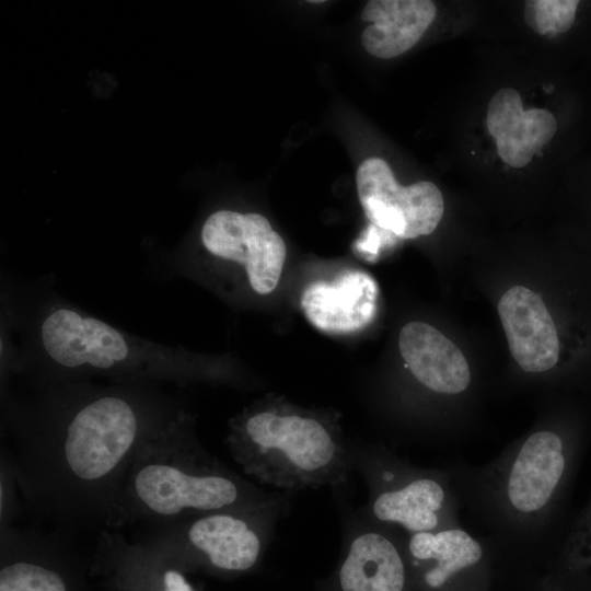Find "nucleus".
Returning <instances> with one entry per match:
<instances>
[{
  "instance_id": "1",
  "label": "nucleus",
  "mask_w": 591,
  "mask_h": 591,
  "mask_svg": "<svg viewBox=\"0 0 591 591\" xmlns=\"http://www.w3.org/2000/svg\"><path fill=\"white\" fill-rule=\"evenodd\" d=\"M54 402L20 432L12 474L40 515L105 524L141 448L175 413L126 390Z\"/></svg>"
},
{
  "instance_id": "2",
  "label": "nucleus",
  "mask_w": 591,
  "mask_h": 591,
  "mask_svg": "<svg viewBox=\"0 0 591 591\" xmlns=\"http://www.w3.org/2000/svg\"><path fill=\"white\" fill-rule=\"evenodd\" d=\"M586 444L582 417L568 413L484 465L447 466L461 507L493 555L555 564L572 518L568 509Z\"/></svg>"
},
{
  "instance_id": "3",
  "label": "nucleus",
  "mask_w": 591,
  "mask_h": 591,
  "mask_svg": "<svg viewBox=\"0 0 591 591\" xmlns=\"http://www.w3.org/2000/svg\"><path fill=\"white\" fill-rule=\"evenodd\" d=\"M279 507V496L258 489L207 453L190 417L178 410L141 448L105 524L161 526L213 511Z\"/></svg>"
},
{
  "instance_id": "4",
  "label": "nucleus",
  "mask_w": 591,
  "mask_h": 591,
  "mask_svg": "<svg viewBox=\"0 0 591 591\" xmlns=\"http://www.w3.org/2000/svg\"><path fill=\"white\" fill-rule=\"evenodd\" d=\"M278 408L250 412L233 421L227 444L244 473L291 491L346 482L348 453L333 425Z\"/></svg>"
},
{
  "instance_id": "5",
  "label": "nucleus",
  "mask_w": 591,
  "mask_h": 591,
  "mask_svg": "<svg viewBox=\"0 0 591 591\" xmlns=\"http://www.w3.org/2000/svg\"><path fill=\"white\" fill-rule=\"evenodd\" d=\"M38 339L49 363L70 375L127 381L183 375L178 349L134 336L69 305H56L44 315Z\"/></svg>"
},
{
  "instance_id": "6",
  "label": "nucleus",
  "mask_w": 591,
  "mask_h": 591,
  "mask_svg": "<svg viewBox=\"0 0 591 591\" xmlns=\"http://www.w3.org/2000/svg\"><path fill=\"white\" fill-rule=\"evenodd\" d=\"M372 523L405 535L459 525L460 501L444 468L413 466L389 452H374L368 464Z\"/></svg>"
},
{
  "instance_id": "7",
  "label": "nucleus",
  "mask_w": 591,
  "mask_h": 591,
  "mask_svg": "<svg viewBox=\"0 0 591 591\" xmlns=\"http://www.w3.org/2000/svg\"><path fill=\"white\" fill-rule=\"evenodd\" d=\"M279 509L220 510L155 526L153 547L192 556L224 571L258 561Z\"/></svg>"
},
{
  "instance_id": "8",
  "label": "nucleus",
  "mask_w": 591,
  "mask_h": 591,
  "mask_svg": "<svg viewBox=\"0 0 591 591\" xmlns=\"http://www.w3.org/2000/svg\"><path fill=\"white\" fill-rule=\"evenodd\" d=\"M359 201L371 223L401 239L433 232L444 211L440 189L431 182L399 185L380 158L364 160L356 173Z\"/></svg>"
},
{
  "instance_id": "9",
  "label": "nucleus",
  "mask_w": 591,
  "mask_h": 591,
  "mask_svg": "<svg viewBox=\"0 0 591 591\" xmlns=\"http://www.w3.org/2000/svg\"><path fill=\"white\" fill-rule=\"evenodd\" d=\"M200 237L209 254L241 265L256 293H270L278 285L286 244L264 216L216 211L205 221Z\"/></svg>"
},
{
  "instance_id": "10",
  "label": "nucleus",
  "mask_w": 591,
  "mask_h": 591,
  "mask_svg": "<svg viewBox=\"0 0 591 591\" xmlns=\"http://www.w3.org/2000/svg\"><path fill=\"white\" fill-rule=\"evenodd\" d=\"M405 549L407 561L420 570L421 581L430 591L454 589L480 572L493 555L482 537L461 524L405 535Z\"/></svg>"
},
{
  "instance_id": "11",
  "label": "nucleus",
  "mask_w": 591,
  "mask_h": 591,
  "mask_svg": "<svg viewBox=\"0 0 591 591\" xmlns=\"http://www.w3.org/2000/svg\"><path fill=\"white\" fill-rule=\"evenodd\" d=\"M509 349L526 373H545L559 362L560 339L542 298L523 286L510 288L498 302Z\"/></svg>"
},
{
  "instance_id": "12",
  "label": "nucleus",
  "mask_w": 591,
  "mask_h": 591,
  "mask_svg": "<svg viewBox=\"0 0 591 591\" xmlns=\"http://www.w3.org/2000/svg\"><path fill=\"white\" fill-rule=\"evenodd\" d=\"M379 289L361 270H348L332 281L310 283L301 296L305 318L327 334H347L368 326L376 313Z\"/></svg>"
},
{
  "instance_id": "13",
  "label": "nucleus",
  "mask_w": 591,
  "mask_h": 591,
  "mask_svg": "<svg viewBox=\"0 0 591 591\" xmlns=\"http://www.w3.org/2000/svg\"><path fill=\"white\" fill-rule=\"evenodd\" d=\"M398 348L412 374L427 391L452 398L468 391V362L459 347L433 326L407 323L399 332Z\"/></svg>"
},
{
  "instance_id": "14",
  "label": "nucleus",
  "mask_w": 591,
  "mask_h": 591,
  "mask_svg": "<svg viewBox=\"0 0 591 591\" xmlns=\"http://www.w3.org/2000/svg\"><path fill=\"white\" fill-rule=\"evenodd\" d=\"M405 536L372 523L356 535L339 571L343 591H404L407 580Z\"/></svg>"
},
{
  "instance_id": "15",
  "label": "nucleus",
  "mask_w": 591,
  "mask_h": 591,
  "mask_svg": "<svg viewBox=\"0 0 591 591\" xmlns=\"http://www.w3.org/2000/svg\"><path fill=\"white\" fill-rule=\"evenodd\" d=\"M487 128L499 157L512 167H523L555 137L558 121L547 109L524 111L519 92L505 88L489 101Z\"/></svg>"
},
{
  "instance_id": "16",
  "label": "nucleus",
  "mask_w": 591,
  "mask_h": 591,
  "mask_svg": "<svg viewBox=\"0 0 591 591\" xmlns=\"http://www.w3.org/2000/svg\"><path fill=\"white\" fill-rule=\"evenodd\" d=\"M436 13L429 0L368 1L361 19L372 24L362 32V46L378 58L399 56L421 38Z\"/></svg>"
},
{
  "instance_id": "17",
  "label": "nucleus",
  "mask_w": 591,
  "mask_h": 591,
  "mask_svg": "<svg viewBox=\"0 0 591 591\" xmlns=\"http://www.w3.org/2000/svg\"><path fill=\"white\" fill-rule=\"evenodd\" d=\"M554 565L557 581L586 572L591 566V495L584 507L572 515Z\"/></svg>"
},
{
  "instance_id": "18",
  "label": "nucleus",
  "mask_w": 591,
  "mask_h": 591,
  "mask_svg": "<svg viewBox=\"0 0 591 591\" xmlns=\"http://www.w3.org/2000/svg\"><path fill=\"white\" fill-rule=\"evenodd\" d=\"M580 7L578 0H530L525 2L524 19L536 33L556 38L577 25Z\"/></svg>"
},
{
  "instance_id": "19",
  "label": "nucleus",
  "mask_w": 591,
  "mask_h": 591,
  "mask_svg": "<svg viewBox=\"0 0 591 591\" xmlns=\"http://www.w3.org/2000/svg\"><path fill=\"white\" fill-rule=\"evenodd\" d=\"M0 591H67V587L56 570L31 559H18L1 567Z\"/></svg>"
},
{
  "instance_id": "20",
  "label": "nucleus",
  "mask_w": 591,
  "mask_h": 591,
  "mask_svg": "<svg viewBox=\"0 0 591 591\" xmlns=\"http://www.w3.org/2000/svg\"><path fill=\"white\" fill-rule=\"evenodd\" d=\"M162 591H194V589L178 570L167 569L162 576Z\"/></svg>"
},
{
  "instance_id": "21",
  "label": "nucleus",
  "mask_w": 591,
  "mask_h": 591,
  "mask_svg": "<svg viewBox=\"0 0 591 591\" xmlns=\"http://www.w3.org/2000/svg\"><path fill=\"white\" fill-rule=\"evenodd\" d=\"M568 591H591V578L586 572L568 578L560 583Z\"/></svg>"
},
{
  "instance_id": "22",
  "label": "nucleus",
  "mask_w": 591,
  "mask_h": 591,
  "mask_svg": "<svg viewBox=\"0 0 591 591\" xmlns=\"http://www.w3.org/2000/svg\"><path fill=\"white\" fill-rule=\"evenodd\" d=\"M543 89L546 93H553L555 91V86L553 84L544 85Z\"/></svg>"
}]
</instances>
